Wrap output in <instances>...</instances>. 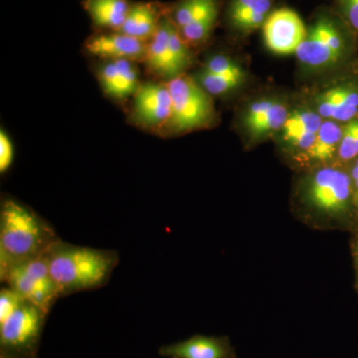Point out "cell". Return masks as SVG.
<instances>
[{
  "label": "cell",
  "instance_id": "cell-7",
  "mask_svg": "<svg viewBox=\"0 0 358 358\" xmlns=\"http://www.w3.org/2000/svg\"><path fill=\"white\" fill-rule=\"evenodd\" d=\"M131 110L138 126L150 131L164 129L173 112V100L166 83L141 84L134 94Z\"/></svg>",
  "mask_w": 358,
  "mask_h": 358
},
{
  "label": "cell",
  "instance_id": "cell-35",
  "mask_svg": "<svg viewBox=\"0 0 358 358\" xmlns=\"http://www.w3.org/2000/svg\"><path fill=\"white\" fill-rule=\"evenodd\" d=\"M357 268H358V249L357 251Z\"/></svg>",
  "mask_w": 358,
  "mask_h": 358
},
{
  "label": "cell",
  "instance_id": "cell-12",
  "mask_svg": "<svg viewBox=\"0 0 358 358\" xmlns=\"http://www.w3.org/2000/svg\"><path fill=\"white\" fill-rule=\"evenodd\" d=\"M159 353L171 358H236L227 338L205 336L162 346Z\"/></svg>",
  "mask_w": 358,
  "mask_h": 358
},
{
  "label": "cell",
  "instance_id": "cell-4",
  "mask_svg": "<svg viewBox=\"0 0 358 358\" xmlns=\"http://www.w3.org/2000/svg\"><path fill=\"white\" fill-rule=\"evenodd\" d=\"M0 281L45 313L50 312L61 298L52 279L46 255L14 266L0 275Z\"/></svg>",
  "mask_w": 358,
  "mask_h": 358
},
{
  "label": "cell",
  "instance_id": "cell-18",
  "mask_svg": "<svg viewBox=\"0 0 358 358\" xmlns=\"http://www.w3.org/2000/svg\"><path fill=\"white\" fill-rule=\"evenodd\" d=\"M215 8L216 0H183L176 6L171 21L180 29Z\"/></svg>",
  "mask_w": 358,
  "mask_h": 358
},
{
  "label": "cell",
  "instance_id": "cell-27",
  "mask_svg": "<svg viewBox=\"0 0 358 358\" xmlns=\"http://www.w3.org/2000/svg\"><path fill=\"white\" fill-rule=\"evenodd\" d=\"M23 301L24 299L21 298L14 289L4 286L0 291V322L13 315Z\"/></svg>",
  "mask_w": 358,
  "mask_h": 358
},
{
  "label": "cell",
  "instance_id": "cell-28",
  "mask_svg": "<svg viewBox=\"0 0 358 358\" xmlns=\"http://www.w3.org/2000/svg\"><path fill=\"white\" fill-rule=\"evenodd\" d=\"M271 7L270 0H234L230 8V16L247 13L267 14Z\"/></svg>",
  "mask_w": 358,
  "mask_h": 358
},
{
  "label": "cell",
  "instance_id": "cell-10",
  "mask_svg": "<svg viewBox=\"0 0 358 358\" xmlns=\"http://www.w3.org/2000/svg\"><path fill=\"white\" fill-rule=\"evenodd\" d=\"M148 42L120 31L99 33L85 42V49L95 57L110 60L143 61Z\"/></svg>",
  "mask_w": 358,
  "mask_h": 358
},
{
  "label": "cell",
  "instance_id": "cell-23",
  "mask_svg": "<svg viewBox=\"0 0 358 358\" xmlns=\"http://www.w3.org/2000/svg\"><path fill=\"white\" fill-rule=\"evenodd\" d=\"M341 159L350 160L358 155V121L348 122L343 129V138L338 148Z\"/></svg>",
  "mask_w": 358,
  "mask_h": 358
},
{
  "label": "cell",
  "instance_id": "cell-11",
  "mask_svg": "<svg viewBox=\"0 0 358 358\" xmlns=\"http://www.w3.org/2000/svg\"><path fill=\"white\" fill-rule=\"evenodd\" d=\"M98 79L106 95L115 100H126L140 88L138 70L134 61H106L98 69Z\"/></svg>",
  "mask_w": 358,
  "mask_h": 358
},
{
  "label": "cell",
  "instance_id": "cell-24",
  "mask_svg": "<svg viewBox=\"0 0 358 358\" xmlns=\"http://www.w3.org/2000/svg\"><path fill=\"white\" fill-rule=\"evenodd\" d=\"M203 71L211 74L223 75V76L244 78L243 70L240 68V66L230 58L223 55H216L209 59Z\"/></svg>",
  "mask_w": 358,
  "mask_h": 358
},
{
  "label": "cell",
  "instance_id": "cell-34",
  "mask_svg": "<svg viewBox=\"0 0 358 358\" xmlns=\"http://www.w3.org/2000/svg\"><path fill=\"white\" fill-rule=\"evenodd\" d=\"M355 202H357V204L358 206V192H357V196H355Z\"/></svg>",
  "mask_w": 358,
  "mask_h": 358
},
{
  "label": "cell",
  "instance_id": "cell-32",
  "mask_svg": "<svg viewBox=\"0 0 358 358\" xmlns=\"http://www.w3.org/2000/svg\"><path fill=\"white\" fill-rule=\"evenodd\" d=\"M341 10L353 29L358 30V0H339Z\"/></svg>",
  "mask_w": 358,
  "mask_h": 358
},
{
  "label": "cell",
  "instance_id": "cell-8",
  "mask_svg": "<svg viewBox=\"0 0 358 358\" xmlns=\"http://www.w3.org/2000/svg\"><path fill=\"white\" fill-rule=\"evenodd\" d=\"M343 47V36L336 26L327 18H322L310 28L296 55L303 64L322 67L336 62Z\"/></svg>",
  "mask_w": 358,
  "mask_h": 358
},
{
  "label": "cell",
  "instance_id": "cell-6",
  "mask_svg": "<svg viewBox=\"0 0 358 358\" xmlns=\"http://www.w3.org/2000/svg\"><path fill=\"white\" fill-rule=\"evenodd\" d=\"M47 313L29 301H23L17 310L0 322V343L11 352H24L38 338Z\"/></svg>",
  "mask_w": 358,
  "mask_h": 358
},
{
  "label": "cell",
  "instance_id": "cell-3",
  "mask_svg": "<svg viewBox=\"0 0 358 358\" xmlns=\"http://www.w3.org/2000/svg\"><path fill=\"white\" fill-rule=\"evenodd\" d=\"M166 85L173 100V112L166 131L185 133L207 126L212 121L213 103L201 85L185 74L169 80Z\"/></svg>",
  "mask_w": 358,
  "mask_h": 358
},
{
  "label": "cell",
  "instance_id": "cell-31",
  "mask_svg": "<svg viewBox=\"0 0 358 358\" xmlns=\"http://www.w3.org/2000/svg\"><path fill=\"white\" fill-rule=\"evenodd\" d=\"M274 103L275 101L273 100H261L250 106L245 115V127L255 121L257 117H260L264 113L267 112Z\"/></svg>",
  "mask_w": 358,
  "mask_h": 358
},
{
  "label": "cell",
  "instance_id": "cell-17",
  "mask_svg": "<svg viewBox=\"0 0 358 358\" xmlns=\"http://www.w3.org/2000/svg\"><path fill=\"white\" fill-rule=\"evenodd\" d=\"M288 117L287 108L282 103L275 102L267 112L257 117L251 124H247L246 129L253 138H260L263 134L284 128Z\"/></svg>",
  "mask_w": 358,
  "mask_h": 358
},
{
  "label": "cell",
  "instance_id": "cell-33",
  "mask_svg": "<svg viewBox=\"0 0 358 358\" xmlns=\"http://www.w3.org/2000/svg\"><path fill=\"white\" fill-rule=\"evenodd\" d=\"M352 178L353 181H355V186L358 188V159L357 164H355V166L353 167L352 169Z\"/></svg>",
  "mask_w": 358,
  "mask_h": 358
},
{
  "label": "cell",
  "instance_id": "cell-9",
  "mask_svg": "<svg viewBox=\"0 0 358 358\" xmlns=\"http://www.w3.org/2000/svg\"><path fill=\"white\" fill-rule=\"evenodd\" d=\"M263 34L268 49L278 55L296 54L307 37L305 23L296 11L281 8L266 18Z\"/></svg>",
  "mask_w": 358,
  "mask_h": 358
},
{
  "label": "cell",
  "instance_id": "cell-26",
  "mask_svg": "<svg viewBox=\"0 0 358 358\" xmlns=\"http://www.w3.org/2000/svg\"><path fill=\"white\" fill-rule=\"evenodd\" d=\"M358 113V92L346 88L343 101L333 115V119L339 122H348Z\"/></svg>",
  "mask_w": 358,
  "mask_h": 358
},
{
  "label": "cell",
  "instance_id": "cell-30",
  "mask_svg": "<svg viewBox=\"0 0 358 358\" xmlns=\"http://www.w3.org/2000/svg\"><path fill=\"white\" fill-rule=\"evenodd\" d=\"M267 14L260 13H242L231 17L236 27L242 30H252L264 24Z\"/></svg>",
  "mask_w": 358,
  "mask_h": 358
},
{
  "label": "cell",
  "instance_id": "cell-20",
  "mask_svg": "<svg viewBox=\"0 0 358 358\" xmlns=\"http://www.w3.org/2000/svg\"><path fill=\"white\" fill-rule=\"evenodd\" d=\"M322 117L310 110H296L289 115L284 126V134L315 133L317 134L322 126Z\"/></svg>",
  "mask_w": 358,
  "mask_h": 358
},
{
  "label": "cell",
  "instance_id": "cell-16",
  "mask_svg": "<svg viewBox=\"0 0 358 358\" xmlns=\"http://www.w3.org/2000/svg\"><path fill=\"white\" fill-rule=\"evenodd\" d=\"M343 134V129H341L336 122H322L315 143L308 152L310 159L320 162L333 159L336 152H338Z\"/></svg>",
  "mask_w": 358,
  "mask_h": 358
},
{
  "label": "cell",
  "instance_id": "cell-19",
  "mask_svg": "<svg viewBox=\"0 0 358 358\" xmlns=\"http://www.w3.org/2000/svg\"><path fill=\"white\" fill-rule=\"evenodd\" d=\"M217 8L205 14L185 27L180 28L181 36L187 44H197L203 41L210 34L217 18Z\"/></svg>",
  "mask_w": 358,
  "mask_h": 358
},
{
  "label": "cell",
  "instance_id": "cell-15",
  "mask_svg": "<svg viewBox=\"0 0 358 358\" xmlns=\"http://www.w3.org/2000/svg\"><path fill=\"white\" fill-rule=\"evenodd\" d=\"M83 6L96 27L120 31L131 4L128 0H85Z\"/></svg>",
  "mask_w": 358,
  "mask_h": 358
},
{
  "label": "cell",
  "instance_id": "cell-1",
  "mask_svg": "<svg viewBox=\"0 0 358 358\" xmlns=\"http://www.w3.org/2000/svg\"><path fill=\"white\" fill-rule=\"evenodd\" d=\"M60 238L48 221L13 197L0 204V275L46 255Z\"/></svg>",
  "mask_w": 358,
  "mask_h": 358
},
{
  "label": "cell",
  "instance_id": "cell-14",
  "mask_svg": "<svg viewBox=\"0 0 358 358\" xmlns=\"http://www.w3.org/2000/svg\"><path fill=\"white\" fill-rule=\"evenodd\" d=\"M159 6L152 2L131 4L120 32L141 41L148 42L157 32L162 17Z\"/></svg>",
  "mask_w": 358,
  "mask_h": 358
},
{
  "label": "cell",
  "instance_id": "cell-5",
  "mask_svg": "<svg viewBox=\"0 0 358 358\" xmlns=\"http://www.w3.org/2000/svg\"><path fill=\"white\" fill-rule=\"evenodd\" d=\"M350 195L352 179L338 169H320L308 180V203L322 213L329 215L343 213L348 208Z\"/></svg>",
  "mask_w": 358,
  "mask_h": 358
},
{
  "label": "cell",
  "instance_id": "cell-25",
  "mask_svg": "<svg viewBox=\"0 0 358 358\" xmlns=\"http://www.w3.org/2000/svg\"><path fill=\"white\" fill-rule=\"evenodd\" d=\"M345 87H336L329 90L319 96V115L326 119H333V115L345 95Z\"/></svg>",
  "mask_w": 358,
  "mask_h": 358
},
{
  "label": "cell",
  "instance_id": "cell-22",
  "mask_svg": "<svg viewBox=\"0 0 358 358\" xmlns=\"http://www.w3.org/2000/svg\"><path fill=\"white\" fill-rule=\"evenodd\" d=\"M169 52L176 75L183 74V70L189 64V52L187 43L181 36L180 31L174 23H171L169 34Z\"/></svg>",
  "mask_w": 358,
  "mask_h": 358
},
{
  "label": "cell",
  "instance_id": "cell-21",
  "mask_svg": "<svg viewBox=\"0 0 358 358\" xmlns=\"http://www.w3.org/2000/svg\"><path fill=\"white\" fill-rule=\"evenodd\" d=\"M244 78L235 76H223V75L211 74V73L202 72L199 75V84L203 87L209 95H223L237 88Z\"/></svg>",
  "mask_w": 358,
  "mask_h": 358
},
{
  "label": "cell",
  "instance_id": "cell-13",
  "mask_svg": "<svg viewBox=\"0 0 358 358\" xmlns=\"http://www.w3.org/2000/svg\"><path fill=\"white\" fill-rule=\"evenodd\" d=\"M173 21L162 17L159 28L152 38L148 42L147 53L143 62L148 70L157 76L169 78V80L178 77L171 61L169 52V34Z\"/></svg>",
  "mask_w": 358,
  "mask_h": 358
},
{
  "label": "cell",
  "instance_id": "cell-2",
  "mask_svg": "<svg viewBox=\"0 0 358 358\" xmlns=\"http://www.w3.org/2000/svg\"><path fill=\"white\" fill-rule=\"evenodd\" d=\"M46 258L61 296L106 286L120 260L114 250L78 246L61 239L49 249Z\"/></svg>",
  "mask_w": 358,
  "mask_h": 358
},
{
  "label": "cell",
  "instance_id": "cell-29",
  "mask_svg": "<svg viewBox=\"0 0 358 358\" xmlns=\"http://www.w3.org/2000/svg\"><path fill=\"white\" fill-rule=\"evenodd\" d=\"M14 148L8 134L1 129L0 131V173L4 174L13 166Z\"/></svg>",
  "mask_w": 358,
  "mask_h": 358
}]
</instances>
